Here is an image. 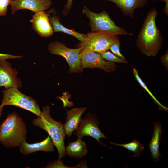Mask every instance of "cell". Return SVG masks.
Returning <instances> with one entry per match:
<instances>
[{"label":"cell","mask_w":168,"mask_h":168,"mask_svg":"<svg viewBox=\"0 0 168 168\" xmlns=\"http://www.w3.org/2000/svg\"><path fill=\"white\" fill-rule=\"evenodd\" d=\"M157 15L155 8L151 9L148 12L136 41V45L140 52L149 57H154L157 54L163 40L156 25Z\"/></svg>","instance_id":"obj_1"},{"label":"cell","mask_w":168,"mask_h":168,"mask_svg":"<svg viewBox=\"0 0 168 168\" xmlns=\"http://www.w3.org/2000/svg\"><path fill=\"white\" fill-rule=\"evenodd\" d=\"M27 130L22 118L16 112L7 115L0 124V143L4 147H19L26 141Z\"/></svg>","instance_id":"obj_2"},{"label":"cell","mask_w":168,"mask_h":168,"mask_svg":"<svg viewBox=\"0 0 168 168\" xmlns=\"http://www.w3.org/2000/svg\"><path fill=\"white\" fill-rule=\"evenodd\" d=\"M49 106H43L42 110L37 118L32 121L33 125L45 130L56 147L58 153V159L66 155L65 139L66 136L62 123L54 120L50 114Z\"/></svg>","instance_id":"obj_3"},{"label":"cell","mask_w":168,"mask_h":168,"mask_svg":"<svg viewBox=\"0 0 168 168\" xmlns=\"http://www.w3.org/2000/svg\"><path fill=\"white\" fill-rule=\"evenodd\" d=\"M82 13L88 18L91 32H105L117 35H131V33L118 26L110 17L107 12L103 10L99 13L94 12L84 6Z\"/></svg>","instance_id":"obj_4"},{"label":"cell","mask_w":168,"mask_h":168,"mask_svg":"<svg viewBox=\"0 0 168 168\" xmlns=\"http://www.w3.org/2000/svg\"><path fill=\"white\" fill-rule=\"evenodd\" d=\"M3 97L0 105L16 106L27 110L37 116L41 111L36 100L32 97L21 92L19 88L12 87L3 90Z\"/></svg>","instance_id":"obj_5"},{"label":"cell","mask_w":168,"mask_h":168,"mask_svg":"<svg viewBox=\"0 0 168 168\" xmlns=\"http://www.w3.org/2000/svg\"><path fill=\"white\" fill-rule=\"evenodd\" d=\"M83 48V47L76 49L68 48L64 43L56 41L50 43L47 49L51 54L65 58L69 66V72L73 73H81L83 70L80 53Z\"/></svg>","instance_id":"obj_6"},{"label":"cell","mask_w":168,"mask_h":168,"mask_svg":"<svg viewBox=\"0 0 168 168\" xmlns=\"http://www.w3.org/2000/svg\"><path fill=\"white\" fill-rule=\"evenodd\" d=\"M86 34L85 40L78 47L100 54L107 51L114 43L120 41L118 35L105 32H91Z\"/></svg>","instance_id":"obj_7"},{"label":"cell","mask_w":168,"mask_h":168,"mask_svg":"<svg viewBox=\"0 0 168 168\" xmlns=\"http://www.w3.org/2000/svg\"><path fill=\"white\" fill-rule=\"evenodd\" d=\"M99 126V123L96 115L88 113L84 118L82 119L77 129L72 133L78 138H82L86 136H91L101 145L108 147L100 140V138H107L100 130Z\"/></svg>","instance_id":"obj_8"},{"label":"cell","mask_w":168,"mask_h":168,"mask_svg":"<svg viewBox=\"0 0 168 168\" xmlns=\"http://www.w3.org/2000/svg\"><path fill=\"white\" fill-rule=\"evenodd\" d=\"M82 67L83 68H98L108 72H114L117 66L114 63L105 60L100 54L83 49L80 53Z\"/></svg>","instance_id":"obj_9"},{"label":"cell","mask_w":168,"mask_h":168,"mask_svg":"<svg viewBox=\"0 0 168 168\" xmlns=\"http://www.w3.org/2000/svg\"><path fill=\"white\" fill-rule=\"evenodd\" d=\"M16 69L12 68L9 62L0 60V87L5 89L15 87L21 88L23 85L21 80L18 78Z\"/></svg>","instance_id":"obj_10"},{"label":"cell","mask_w":168,"mask_h":168,"mask_svg":"<svg viewBox=\"0 0 168 168\" xmlns=\"http://www.w3.org/2000/svg\"><path fill=\"white\" fill-rule=\"evenodd\" d=\"M52 3L51 0H11L9 5L12 15L18 11L28 9L35 13L49 8Z\"/></svg>","instance_id":"obj_11"},{"label":"cell","mask_w":168,"mask_h":168,"mask_svg":"<svg viewBox=\"0 0 168 168\" xmlns=\"http://www.w3.org/2000/svg\"><path fill=\"white\" fill-rule=\"evenodd\" d=\"M30 22L32 23V29L41 37H49L53 34L52 27L45 11L35 13Z\"/></svg>","instance_id":"obj_12"},{"label":"cell","mask_w":168,"mask_h":168,"mask_svg":"<svg viewBox=\"0 0 168 168\" xmlns=\"http://www.w3.org/2000/svg\"><path fill=\"white\" fill-rule=\"evenodd\" d=\"M86 107L73 108L66 112V122L63 124L66 134L71 137L78 127L82 120L81 117L87 110Z\"/></svg>","instance_id":"obj_13"},{"label":"cell","mask_w":168,"mask_h":168,"mask_svg":"<svg viewBox=\"0 0 168 168\" xmlns=\"http://www.w3.org/2000/svg\"><path fill=\"white\" fill-rule=\"evenodd\" d=\"M46 12L54 32H62L70 35L77 38L80 42L85 41L86 34L77 32L73 29H69L65 27L60 23V19L54 9L52 8Z\"/></svg>","instance_id":"obj_14"},{"label":"cell","mask_w":168,"mask_h":168,"mask_svg":"<svg viewBox=\"0 0 168 168\" xmlns=\"http://www.w3.org/2000/svg\"><path fill=\"white\" fill-rule=\"evenodd\" d=\"M54 146L51 138L49 136L44 140L39 142L30 144L25 142L19 147L21 153L24 155H27L39 151L53 152L54 150Z\"/></svg>","instance_id":"obj_15"},{"label":"cell","mask_w":168,"mask_h":168,"mask_svg":"<svg viewBox=\"0 0 168 168\" xmlns=\"http://www.w3.org/2000/svg\"><path fill=\"white\" fill-rule=\"evenodd\" d=\"M114 3L121 10L125 16L134 18L135 10L142 8L147 4V0H105Z\"/></svg>","instance_id":"obj_16"},{"label":"cell","mask_w":168,"mask_h":168,"mask_svg":"<svg viewBox=\"0 0 168 168\" xmlns=\"http://www.w3.org/2000/svg\"><path fill=\"white\" fill-rule=\"evenodd\" d=\"M154 131L152 138L149 142L148 148L151 153L152 158L158 163L160 161L161 154L159 147L161 134L163 133L161 123L158 121L153 122Z\"/></svg>","instance_id":"obj_17"},{"label":"cell","mask_w":168,"mask_h":168,"mask_svg":"<svg viewBox=\"0 0 168 168\" xmlns=\"http://www.w3.org/2000/svg\"><path fill=\"white\" fill-rule=\"evenodd\" d=\"M65 151L66 155L72 158H82L88 153L86 144L80 138L69 143L65 147Z\"/></svg>","instance_id":"obj_18"},{"label":"cell","mask_w":168,"mask_h":168,"mask_svg":"<svg viewBox=\"0 0 168 168\" xmlns=\"http://www.w3.org/2000/svg\"><path fill=\"white\" fill-rule=\"evenodd\" d=\"M110 143L115 146H119L124 147L126 149L133 152L134 153L133 156L135 157H139L141 152L144 149L143 146L139 141L135 139L129 143L125 144H118L110 142Z\"/></svg>","instance_id":"obj_19"},{"label":"cell","mask_w":168,"mask_h":168,"mask_svg":"<svg viewBox=\"0 0 168 168\" xmlns=\"http://www.w3.org/2000/svg\"><path fill=\"white\" fill-rule=\"evenodd\" d=\"M133 74L135 77V79L139 83L141 86L148 93L151 98L154 100V103L156 104L158 106L159 110H164L165 111H167L168 108H167L162 105L157 99L152 94L150 91L149 90L145 84L140 77L139 75L138 71L135 68L133 69Z\"/></svg>","instance_id":"obj_20"},{"label":"cell","mask_w":168,"mask_h":168,"mask_svg":"<svg viewBox=\"0 0 168 168\" xmlns=\"http://www.w3.org/2000/svg\"><path fill=\"white\" fill-rule=\"evenodd\" d=\"M100 55L103 59L113 63H128V62L126 60L123 59L110 51H106L102 53Z\"/></svg>","instance_id":"obj_21"},{"label":"cell","mask_w":168,"mask_h":168,"mask_svg":"<svg viewBox=\"0 0 168 168\" xmlns=\"http://www.w3.org/2000/svg\"><path fill=\"white\" fill-rule=\"evenodd\" d=\"M44 168H72L65 166L62 161V159H58V160H54L50 162L46 165Z\"/></svg>","instance_id":"obj_22"},{"label":"cell","mask_w":168,"mask_h":168,"mask_svg":"<svg viewBox=\"0 0 168 168\" xmlns=\"http://www.w3.org/2000/svg\"><path fill=\"white\" fill-rule=\"evenodd\" d=\"M120 41H119L112 44L110 47V49L112 53L116 55L123 59L126 60L125 57L120 52Z\"/></svg>","instance_id":"obj_23"},{"label":"cell","mask_w":168,"mask_h":168,"mask_svg":"<svg viewBox=\"0 0 168 168\" xmlns=\"http://www.w3.org/2000/svg\"><path fill=\"white\" fill-rule=\"evenodd\" d=\"M62 96H58L57 97L58 99L61 100L63 101V107L66 106L71 107L73 105V104L72 102L69 101L68 99L70 97V94L67 92H65L63 93Z\"/></svg>","instance_id":"obj_24"},{"label":"cell","mask_w":168,"mask_h":168,"mask_svg":"<svg viewBox=\"0 0 168 168\" xmlns=\"http://www.w3.org/2000/svg\"><path fill=\"white\" fill-rule=\"evenodd\" d=\"M11 0H0V16H5L7 14L8 6Z\"/></svg>","instance_id":"obj_25"},{"label":"cell","mask_w":168,"mask_h":168,"mask_svg":"<svg viewBox=\"0 0 168 168\" xmlns=\"http://www.w3.org/2000/svg\"><path fill=\"white\" fill-rule=\"evenodd\" d=\"M73 0H68L64 6V8L62 11V13L66 16L69 12L72 4Z\"/></svg>","instance_id":"obj_26"},{"label":"cell","mask_w":168,"mask_h":168,"mask_svg":"<svg viewBox=\"0 0 168 168\" xmlns=\"http://www.w3.org/2000/svg\"><path fill=\"white\" fill-rule=\"evenodd\" d=\"M19 57V55H14L9 54H3L0 53V60H1L18 58Z\"/></svg>","instance_id":"obj_27"},{"label":"cell","mask_w":168,"mask_h":168,"mask_svg":"<svg viewBox=\"0 0 168 168\" xmlns=\"http://www.w3.org/2000/svg\"><path fill=\"white\" fill-rule=\"evenodd\" d=\"M161 60L163 65L165 67L166 69L168 67V52L167 51L165 54L162 56L161 58Z\"/></svg>","instance_id":"obj_28"},{"label":"cell","mask_w":168,"mask_h":168,"mask_svg":"<svg viewBox=\"0 0 168 168\" xmlns=\"http://www.w3.org/2000/svg\"><path fill=\"white\" fill-rule=\"evenodd\" d=\"M86 162L83 161H81L77 165L72 167V168H88Z\"/></svg>","instance_id":"obj_29"},{"label":"cell","mask_w":168,"mask_h":168,"mask_svg":"<svg viewBox=\"0 0 168 168\" xmlns=\"http://www.w3.org/2000/svg\"><path fill=\"white\" fill-rule=\"evenodd\" d=\"M165 5L163 9V11L165 14L167 16H168V0H166Z\"/></svg>","instance_id":"obj_30"},{"label":"cell","mask_w":168,"mask_h":168,"mask_svg":"<svg viewBox=\"0 0 168 168\" xmlns=\"http://www.w3.org/2000/svg\"><path fill=\"white\" fill-rule=\"evenodd\" d=\"M3 108L0 105V118L1 116L2 112L3 110Z\"/></svg>","instance_id":"obj_31"},{"label":"cell","mask_w":168,"mask_h":168,"mask_svg":"<svg viewBox=\"0 0 168 168\" xmlns=\"http://www.w3.org/2000/svg\"><path fill=\"white\" fill-rule=\"evenodd\" d=\"M160 0L164 2H165L166 0Z\"/></svg>","instance_id":"obj_32"}]
</instances>
